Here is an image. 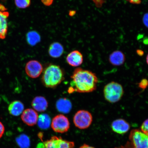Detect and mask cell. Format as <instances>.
Instances as JSON below:
<instances>
[{"mask_svg":"<svg viewBox=\"0 0 148 148\" xmlns=\"http://www.w3.org/2000/svg\"><path fill=\"white\" fill-rule=\"evenodd\" d=\"M14 2L18 8L25 9L30 6L31 0H14Z\"/></svg>","mask_w":148,"mask_h":148,"instance_id":"cell-21","label":"cell"},{"mask_svg":"<svg viewBox=\"0 0 148 148\" xmlns=\"http://www.w3.org/2000/svg\"><path fill=\"white\" fill-rule=\"evenodd\" d=\"M9 13L7 9L0 3V39L4 40L6 38L8 30L7 19Z\"/></svg>","mask_w":148,"mask_h":148,"instance_id":"cell-8","label":"cell"},{"mask_svg":"<svg viewBox=\"0 0 148 148\" xmlns=\"http://www.w3.org/2000/svg\"><path fill=\"white\" fill-rule=\"evenodd\" d=\"M136 52L137 54L140 56H142L144 54V52L141 50H138L136 51Z\"/></svg>","mask_w":148,"mask_h":148,"instance_id":"cell-29","label":"cell"},{"mask_svg":"<svg viewBox=\"0 0 148 148\" xmlns=\"http://www.w3.org/2000/svg\"><path fill=\"white\" fill-rule=\"evenodd\" d=\"M16 142L21 148H28L30 146V140L26 135H20L16 138Z\"/></svg>","mask_w":148,"mask_h":148,"instance_id":"cell-20","label":"cell"},{"mask_svg":"<svg viewBox=\"0 0 148 148\" xmlns=\"http://www.w3.org/2000/svg\"><path fill=\"white\" fill-rule=\"evenodd\" d=\"M83 60V55L80 52L75 50L71 52L66 56V61L69 65L76 67L81 65Z\"/></svg>","mask_w":148,"mask_h":148,"instance_id":"cell-12","label":"cell"},{"mask_svg":"<svg viewBox=\"0 0 148 148\" xmlns=\"http://www.w3.org/2000/svg\"><path fill=\"white\" fill-rule=\"evenodd\" d=\"M139 87L144 90L148 86V81L147 79H143L138 83Z\"/></svg>","mask_w":148,"mask_h":148,"instance_id":"cell-22","label":"cell"},{"mask_svg":"<svg viewBox=\"0 0 148 148\" xmlns=\"http://www.w3.org/2000/svg\"><path fill=\"white\" fill-rule=\"evenodd\" d=\"M125 56L122 51H116L112 52L110 56L109 61L111 64L114 66H120L124 63Z\"/></svg>","mask_w":148,"mask_h":148,"instance_id":"cell-14","label":"cell"},{"mask_svg":"<svg viewBox=\"0 0 148 148\" xmlns=\"http://www.w3.org/2000/svg\"><path fill=\"white\" fill-rule=\"evenodd\" d=\"M8 110L11 115L18 116L23 113L24 110V105L21 101H14L9 104Z\"/></svg>","mask_w":148,"mask_h":148,"instance_id":"cell-15","label":"cell"},{"mask_svg":"<svg viewBox=\"0 0 148 148\" xmlns=\"http://www.w3.org/2000/svg\"><path fill=\"white\" fill-rule=\"evenodd\" d=\"M48 51L50 56L53 58H58L63 53L64 48L60 42H55L51 44Z\"/></svg>","mask_w":148,"mask_h":148,"instance_id":"cell-17","label":"cell"},{"mask_svg":"<svg viewBox=\"0 0 148 148\" xmlns=\"http://www.w3.org/2000/svg\"><path fill=\"white\" fill-rule=\"evenodd\" d=\"M115 148H148V132L139 129L133 130L127 143L124 145Z\"/></svg>","mask_w":148,"mask_h":148,"instance_id":"cell-3","label":"cell"},{"mask_svg":"<svg viewBox=\"0 0 148 148\" xmlns=\"http://www.w3.org/2000/svg\"><path fill=\"white\" fill-rule=\"evenodd\" d=\"M64 79L63 71L60 66L51 64L44 70L42 77V82L46 87L55 88Z\"/></svg>","mask_w":148,"mask_h":148,"instance_id":"cell-2","label":"cell"},{"mask_svg":"<svg viewBox=\"0 0 148 148\" xmlns=\"http://www.w3.org/2000/svg\"><path fill=\"white\" fill-rule=\"evenodd\" d=\"M130 3L134 4H140L141 2V0H127Z\"/></svg>","mask_w":148,"mask_h":148,"instance_id":"cell-27","label":"cell"},{"mask_svg":"<svg viewBox=\"0 0 148 148\" xmlns=\"http://www.w3.org/2000/svg\"><path fill=\"white\" fill-rule=\"evenodd\" d=\"M26 40L29 45L34 46L40 41L41 37L36 31H31L27 33Z\"/></svg>","mask_w":148,"mask_h":148,"instance_id":"cell-18","label":"cell"},{"mask_svg":"<svg viewBox=\"0 0 148 148\" xmlns=\"http://www.w3.org/2000/svg\"><path fill=\"white\" fill-rule=\"evenodd\" d=\"M42 2L45 6H49L53 4V0H41Z\"/></svg>","mask_w":148,"mask_h":148,"instance_id":"cell-24","label":"cell"},{"mask_svg":"<svg viewBox=\"0 0 148 148\" xmlns=\"http://www.w3.org/2000/svg\"><path fill=\"white\" fill-rule=\"evenodd\" d=\"M140 130L144 132H148V119L142 123Z\"/></svg>","mask_w":148,"mask_h":148,"instance_id":"cell-23","label":"cell"},{"mask_svg":"<svg viewBox=\"0 0 148 148\" xmlns=\"http://www.w3.org/2000/svg\"><path fill=\"white\" fill-rule=\"evenodd\" d=\"M79 148H95L93 147H91V146H90L88 145V144H83Z\"/></svg>","mask_w":148,"mask_h":148,"instance_id":"cell-28","label":"cell"},{"mask_svg":"<svg viewBox=\"0 0 148 148\" xmlns=\"http://www.w3.org/2000/svg\"><path fill=\"white\" fill-rule=\"evenodd\" d=\"M143 22L146 26L148 27V13L144 15L143 18Z\"/></svg>","mask_w":148,"mask_h":148,"instance_id":"cell-26","label":"cell"},{"mask_svg":"<svg viewBox=\"0 0 148 148\" xmlns=\"http://www.w3.org/2000/svg\"><path fill=\"white\" fill-rule=\"evenodd\" d=\"M5 128L4 125L0 121V138L3 136L5 132Z\"/></svg>","mask_w":148,"mask_h":148,"instance_id":"cell-25","label":"cell"},{"mask_svg":"<svg viewBox=\"0 0 148 148\" xmlns=\"http://www.w3.org/2000/svg\"><path fill=\"white\" fill-rule=\"evenodd\" d=\"M43 148H74L75 144L73 142L63 139L61 136H54L44 142Z\"/></svg>","mask_w":148,"mask_h":148,"instance_id":"cell-7","label":"cell"},{"mask_svg":"<svg viewBox=\"0 0 148 148\" xmlns=\"http://www.w3.org/2000/svg\"><path fill=\"white\" fill-rule=\"evenodd\" d=\"M71 87L68 90L69 93L76 92L80 93L94 91L99 82L95 73L81 68H77L71 76Z\"/></svg>","mask_w":148,"mask_h":148,"instance_id":"cell-1","label":"cell"},{"mask_svg":"<svg viewBox=\"0 0 148 148\" xmlns=\"http://www.w3.org/2000/svg\"><path fill=\"white\" fill-rule=\"evenodd\" d=\"M56 107L59 112L67 114L71 110L72 103L69 100L66 98H61L57 101Z\"/></svg>","mask_w":148,"mask_h":148,"instance_id":"cell-16","label":"cell"},{"mask_svg":"<svg viewBox=\"0 0 148 148\" xmlns=\"http://www.w3.org/2000/svg\"><path fill=\"white\" fill-rule=\"evenodd\" d=\"M146 60H147V64L148 65V54L147 55V59H146Z\"/></svg>","mask_w":148,"mask_h":148,"instance_id":"cell-31","label":"cell"},{"mask_svg":"<svg viewBox=\"0 0 148 148\" xmlns=\"http://www.w3.org/2000/svg\"><path fill=\"white\" fill-rule=\"evenodd\" d=\"M38 114L36 110L31 108L24 110L21 116L23 123L29 126H33L36 124L38 119Z\"/></svg>","mask_w":148,"mask_h":148,"instance_id":"cell-10","label":"cell"},{"mask_svg":"<svg viewBox=\"0 0 148 148\" xmlns=\"http://www.w3.org/2000/svg\"><path fill=\"white\" fill-rule=\"evenodd\" d=\"M92 116L90 113L88 111L80 110L75 114L73 122L75 126L79 129H87L91 125Z\"/></svg>","mask_w":148,"mask_h":148,"instance_id":"cell-5","label":"cell"},{"mask_svg":"<svg viewBox=\"0 0 148 148\" xmlns=\"http://www.w3.org/2000/svg\"><path fill=\"white\" fill-rule=\"evenodd\" d=\"M112 130L117 134H125L128 132L130 125L124 119H119L114 120L111 125Z\"/></svg>","mask_w":148,"mask_h":148,"instance_id":"cell-11","label":"cell"},{"mask_svg":"<svg viewBox=\"0 0 148 148\" xmlns=\"http://www.w3.org/2000/svg\"><path fill=\"white\" fill-rule=\"evenodd\" d=\"M32 106L37 112H42L45 111L47 108L48 103L45 98L42 96L35 97L32 102Z\"/></svg>","mask_w":148,"mask_h":148,"instance_id":"cell-13","label":"cell"},{"mask_svg":"<svg viewBox=\"0 0 148 148\" xmlns=\"http://www.w3.org/2000/svg\"><path fill=\"white\" fill-rule=\"evenodd\" d=\"M38 127L40 129H46L49 128L51 124L50 117L47 114H40L38 116Z\"/></svg>","mask_w":148,"mask_h":148,"instance_id":"cell-19","label":"cell"},{"mask_svg":"<svg viewBox=\"0 0 148 148\" xmlns=\"http://www.w3.org/2000/svg\"><path fill=\"white\" fill-rule=\"evenodd\" d=\"M51 127L55 132L64 134L69 130L70 123L67 117L63 114H60L53 118Z\"/></svg>","mask_w":148,"mask_h":148,"instance_id":"cell-6","label":"cell"},{"mask_svg":"<svg viewBox=\"0 0 148 148\" xmlns=\"http://www.w3.org/2000/svg\"><path fill=\"white\" fill-rule=\"evenodd\" d=\"M76 13V12L74 10L70 11L69 12V15L70 16H73L75 15Z\"/></svg>","mask_w":148,"mask_h":148,"instance_id":"cell-30","label":"cell"},{"mask_svg":"<svg viewBox=\"0 0 148 148\" xmlns=\"http://www.w3.org/2000/svg\"><path fill=\"white\" fill-rule=\"evenodd\" d=\"M25 71L29 77L32 78H36L41 75L43 71V67L38 61L31 60L26 64Z\"/></svg>","mask_w":148,"mask_h":148,"instance_id":"cell-9","label":"cell"},{"mask_svg":"<svg viewBox=\"0 0 148 148\" xmlns=\"http://www.w3.org/2000/svg\"><path fill=\"white\" fill-rule=\"evenodd\" d=\"M103 92L105 99L112 103L119 101L124 94L123 87L119 83L115 82L107 84L105 86Z\"/></svg>","mask_w":148,"mask_h":148,"instance_id":"cell-4","label":"cell"}]
</instances>
